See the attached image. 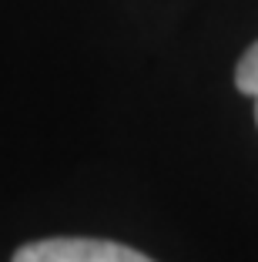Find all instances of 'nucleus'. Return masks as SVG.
Returning a JSON list of instances; mask_svg holds the SVG:
<instances>
[{"instance_id": "f257e3e1", "label": "nucleus", "mask_w": 258, "mask_h": 262, "mask_svg": "<svg viewBox=\"0 0 258 262\" xmlns=\"http://www.w3.org/2000/svg\"><path fill=\"white\" fill-rule=\"evenodd\" d=\"M14 262H154L118 242L101 239H40L17 249Z\"/></svg>"}, {"instance_id": "f03ea898", "label": "nucleus", "mask_w": 258, "mask_h": 262, "mask_svg": "<svg viewBox=\"0 0 258 262\" xmlns=\"http://www.w3.org/2000/svg\"><path fill=\"white\" fill-rule=\"evenodd\" d=\"M235 84H238L242 94H251V98H255V121H258V40L242 54V61H238Z\"/></svg>"}]
</instances>
